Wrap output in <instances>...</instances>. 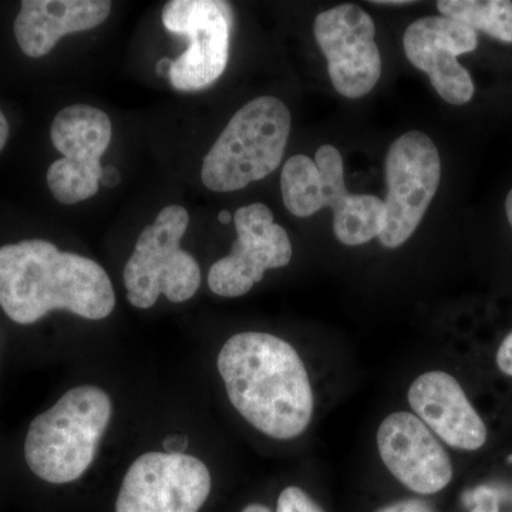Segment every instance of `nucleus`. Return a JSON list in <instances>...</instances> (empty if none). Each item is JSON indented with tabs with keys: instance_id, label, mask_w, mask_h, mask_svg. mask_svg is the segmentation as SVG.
Returning <instances> with one entry per match:
<instances>
[{
	"instance_id": "f257e3e1",
	"label": "nucleus",
	"mask_w": 512,
	"mask_h": 512,
	"mask_svg": "<svg viewBox=\"0 0 512 512\" xmlns=\"http://www.w3.org/2000/svg\"><path fill=\"white\" fill-rule=\"evenodd\" d=\"M229 402L256 430L291 440L308 429L313 392L301 356L286 340L261 332L229 338L217 360Z\"/></svg>"
},
{
	"instance_id": "5701e85b",
	"label": "nucleus",
	"mask_w": 512,
	"mask_h": 512,
	"mask_svg": "<svg viewBox=\"0 0 512 512\" xmlns=\"http://www.w3.org/2000/svg\"><path fill=\"white\" fill-rule=\"evenodd\" d=\"M121 181L120 171L117 170L113 165H109V167H103V174H101V185L107 188H114L116 185H119Z\"/></svg>"
},
{
	"instance_id": "ddd939ff",
	"label": "nucleus",
	"mask_w": 512,
	"mask_h": 512,
	"mask_svg": "<svg viewBox=\"0 0 512 512\" xmlns=\"http://www.w3.org/2000/svg\"><path fill=\"white\" fill-rule=\"evenodd\" d=\"M377 447L387 470L414 493H439L453 478L447 451L416 414L387 416L377 430Z\"/></svg>"
},
{
	"instance_id": "a211bd4d",
	"label": "nucleus",
	"mask_w": 512,
	"mask_h": 512,
	"mask_svg": "<svg viewBox=\"0 0 512 512\" xmlns=\"http://www.w3.org/2000/svg\"><path fill=\"white\" fill-rule=\"evenodd\" d=\"M281 190L285 207L295 217L308 218L322 210V181L315 161L309 157L298 154L286 161L281 175Z\"/></svg>"
},
{
	"instance_id": "412c9836",
	"label": "nucleus",
	"mask_w": 512,
	"mask_h": 512,
	"mask_svg": "<svg viewBox=\"0 0 512 512\" xmlns=\"http://www.w3.org/2000/svg\"><path fill=\"white\" fill-rule=\"evenodd\" d=\"M473 501L477 505L471 512H501L498 510L493 494H491L490 491L485 490V488H480V490H477L476 493H474Z\"/></svg>"
},
{
	"instance_id": "bb28decb",
	"label": "nucleus",
	"mask_w": 512,
	"mask_h": 512,
	"mask_svg": "<svg viewBox=\"0 0 512 512\" xmlns=\"http://www.w3.org/2000/svg\"><path fill=\"white\" fill-rule=\"evenodd\" d=\"M242 512H271V510H269L268 507H265V505L251 504Z\"/></svg>"
},
{
	"instance_id": "20e7f679",
	"label": "nucleus",
	"mask_w": 512,
	"mask_h": 512,
	"mask_svg": "<svg viewBox=\"0 0 512 512\" xmlns=\"http://www.w3.org/2000/svg\"><path fill=\"white\" fill-rule=\"evenodd\" d=\"M291 126V111L276 97L249 101L204 157L202 183L211 191L232 192L264 180L281 165Z\"/></svg>"
},
{
	"instance_id": "4be33fe9",
	"label": "nucleus",
	"mask_w": 512,
	"mask_h": 512,
	"mask_svg": "<svg viewBox=\"0 0 512 512\" xmlns=\"http://www.w3.org/2000/svg\"><path fill=\"white\" fill-rule=\"evenodd\" d=\"M377 512H434L429 505L419 500L399 501Z\"/></svg>"
},
{
	"instance_id": "393cba45",
	"label": "nucleus",
	"mask_w": 512,
	"mask_h": 512,
	"mask_svg": "<svg viewBox=\"0 0 512 512\" xmlns=\"http://www.w3.org/2000/svg\"><path fill=\"white\" fill-rule=\"evenodd\" d=\"M171 63H173V60L167 59V57H163V59L157 63L158 74H161V76H168L171 70Z\"/></svg>"
},
{
	"instance_id": "0eeeda50",
	"label": "nucleus",
	"mask_w": 512,
	"mask_h": 512,
	"mask_svg": "<svg viewBox=\"0 0 512 512\" xmlns=\"http://www.w3.org/2000/svg\"><path fill=\"white\" fill-rule=\"evenodd\" d=\"M441 160L436 144L421 131L397 138L386 157V225L380 244L399 248L416 231L439 190Z\"/></svg>"
},
{
	"instance_id": "b1692460",
	"label": "nucleus",
	"mask_w": 512,
	"mask_h": 512,
	"mask_svg": "<svg viewBox=\"0 0 512 512\" xmlns=\"http://www.w3.org/2000/svg\"><path fill=\"white\" fill-rule=\"evenodd\" d=\"M9 138V123L6 120L5 114L0 110V151L5 148Z\"/></svg>"
},
{
	"instance_id": "f3484780",
	"label": "nucleus",
	"mask_w": 512,
	"mask_h": 512,
	"mask_svg": "<svg viewBox=\"0 0 512 512\" xmlns=\"http://www.w3.org/2000/svg\"><path fill=\"white\" fill-rule=\"evenodd\" d=\"M437 9L444 18L463 23L476 32L487 33L512 43V2L510 0H440Z\"/></svg>"
},
{
	"instance_id": "4468645a",
	"label": "nucleus",
	"mask_w": 512,
	"mask_h": 512,
	"mask_svg": "<svg viewBox=\"0 0 512 512\" xmlns=\"http://www.w3.org/2000/svg\"><path fill=\"white\" fill-rule=\"evenodd\" d=\"M413 412L434 436L458 450H480L487 441V426L463 387L453 376L440 370L423 373L407 394Z\"/></svg>"
},
{
	"instance_id": "9b49d317",
	"label": "nucleus",
	"mask_w": 512,
	"mask_h": 512,
	"mask_svg": "<svg viewBox=\"0 0 512 512\" xmlns=\"http://www.w3.org/2000/svg\"><path fill=\"white\" fill-rule=\"evenodd\" d=\"M237 241L231 254L215 262L208 286L222 298L247 295L268 269L284 268L293 249L288 232L275 224L272 211L261 202L242 207L234 215Z\"/></svg>"
},
{
	"instance_id": "2eb2a0df",
	"label": "nucleus",
	"mask_w": 512,
	"mask_h": 512,
	"mask_svg": "<svg viewBox=\"0 0 512 512\" xmlns=\"http://www.w3.org/2000/svg\"><path fill=\"white\" fill-rule=\"evenodd\" d=\"M109 0H23L16 16V42L26 56L52 52L63 36L86 32L106 22Z\"/></svg>"
},
{
	"instance_id": "1a4fd4ad",
	"label": "nucleus",
	"mask_w": 512,
	"mask_h": 512,
	"mask_svg": "<svg viewBox=\"0 0 512 512\" xmlns=\"http://www.w3.org/2000/svg\"><path fill=\"white\" fill-rule=\"evenodd\" d=\"M211 488L210 470L200 458L151 451L128 468L116 512H198Z\"/></svg>"
},
{
	"instance_id": "a878e982",
	"label": "nucleus",
	"mask_w": 512,
	"mask_h": 512,
	"mask_svg": "<svg viewBox=\"0 0 512 512\" xmlns=\"http://www.w3.org/2000/svg\"><path fill=\"white\" fill-rule=\"evenodd\" d=\"M505 212H507L508 222L512 227V190L508 192L507 200H505Z\"/></svg>"
},
{
	"instance_id": "7ed1b4c3",
	"label": "nucleus",
	"mask_w": 512,
	"mask_h": 512,
	"mask_svg": "<svg viewBox=\"0 0 512 512\" xmlns=\"http://www.w3.org/2000/svg\"><path fill=\"white\" fill-rule=\"evenodd\" d=\"M113 416L109 394L96 386H79L30 423L26 463L50 484L76 481L92 466Z\"/></svg>"
},
{
	"instance_id": "39448f33",
	"label": "nucleus",
	"mask_w": 512,
	"mask_h": 512,
	"mask_svg": "<svg viewBox=\"0 0 512 512\" xmlns=\"http://www.w3.org/2000/svg\"><path fill=\"white\" fill-rule=\"evenodd\" d=\"M188 224L190 215L184 207L168 205L141 232L123 272L127 299L134 308H153L161 295L173 303L185 302L200 289V265L181 248Z\"/></svg>"
},
{
	"instance_id": "6ab92c4d",
	"label": "nucleus",
	"mask_w": 512,
	"mask_h": 512,
	"mask_svg": "<svg viewBox=\"0 0 512 512\" xmlns=\"http://www.w3.org/2000/svg\"><path fill=\"white\" fill-rule=\"evenodd\" d=\"M276 512H323L302 488L288 487L278 498Z\"/></svg>"
},
{
	"instance_id": "423d86ee",
	"label": "nucleus",
	"mask_w": 512,
	"mask_h": 512,
	"mask_svg": "<svg viewBox=\"0 0 512 512\" xmlns=\"http://www.w3.org/2000/svg\"><path fill=\"white\" fill-rule=\"evenodd\" d=\"M164 28L184 36L188 49L171 63L168 77L178 92H200L227 69L234 13L220 0H171L163 9Z\"/></svg>"
},
{
	"instance_id": "cd10ccee",
	"label": "nucleus",
	"mask_w": 512,
	"mask_h": 512,
	"mask_svg": "<svg viewBox=\"0 0 512 512\" xmlns=\"http://www.w3.org/2000/svg\"><path fill=\"white\" fill-rule=\"evenodd\" d=\"M232 220V215L229 214L228 211H221L220 215H218V221L221 222V224H229Z\"/></svg>"
},
{
	"instance_id": "6e6552de",
	"label": "nucleus",
	"mask_w": 512,
	"mask_h": 512,
	"mask_svg": "<svg viewBox=\"0 0 512 512\" xmlns=\"http://www.w3.org/2000/svg\"><path fill=\"white\" fill-rule=\"evenodd\" d=\"M50 137L63 154L47 170L53 197L64 205L90 200L99 192L101 157L113 138L110 117L96 107L74 104L56 114Z\"/></svg>"
},
{
	"instance_id": "9d476101",
	"label": "nucleus",
	"mask_w": 512,
	"mask_h": 512,
	"mask_svg": "<svg viewBox=\"0 0 512 512\" xmlns=\"http://www.w3.org/2000/svg\"><path fill=\"white\" fill-rule=\"evenodd\" d=\"M316 42L328 60L330 80L346 99H360L375 89L382 74L376 26L356 5H340L315 19Z\"/></svg>"
},
{
	"instance_id": "f03ea898",
	"label": "nucleus",
	"mask_w": 512,
	"mask_h": 512,
	"mask_svg": "<svg viewBox=\"0 0 512 512\" xmlns=\"http://www.w3.org/2000/svg\"><path fill=\"white\" fill-rule=\"evenodd\" d=\"M114 306L109 275L93 259L43 239L0 247V308L13 322L32 325L59 309L101 320Z\"/></svg>"
},
{
	"instance_id": "c85d7f7f",
	"label": "nucleus",
	"mask_w": 512,
	"mask_h": 512,
	"mask_svg": "<svg viewBox=\"0 0 512 512\" xmlns=\"http://www.w3.org/2000/svg\"><path fill=\"white\" fill-rule=\"evenodd\" d=\"M377 5H409V0H393V2H390V0H384V2H375Z\"/></svg>"
},
{
	"instance_id": "dca6fc26",
	"label": "nucleus",
	"mask_w": 512,
	"mask_h": 512,
	"mask_svg": "<svg viewBox=\"0 0 512 512\" xmlns=\"http://www.w3.org/2000/svg\"><path fill=\"white\" fill-rule=\"evenodd\" d=\"M315 164L322 181L320 207L332 208L336 238L348 247H357L380 237L386 225L384 201L375 195L350 194L338 148L320 147Z\"/></svg>"
},
{
	"instance_id": "aec40b11",
	"label": "nucleus",
	"mask_w": 512,
	"mask_h": 512,
	"mask_svg": "<svg viewBox=\"0 0 512 512\" xmlns=\"http://www.w3.org/2000/svg\"><path fill=\"white\" fill-rule=\"evenodd\" d=\"M497 366L504 375L512 377V332L498 348Z\"/></svg>"
},
{
	"instance_id": "f8f14e48",
	"label": "nucleus",
	"mask_w": 512,
	"mask_h": 512,
	"mask_svg": "<svg viewBox=\"0 0 512 512\" xmlns=\"http://www.w3.org/2000/svg\"><path fill=\"white\" fill-rule=\"evenodd\" d=\"M403 46L409 62L429 74L431 86L447 103L461 106L473 99V79L457 57L477 49V32L456 20L429 16L407 28Z\"/></svg>"
}]
</instances>
